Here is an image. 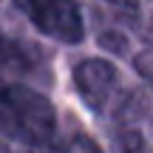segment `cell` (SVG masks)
Wrapping results in <instances>:
<instances>
[{"label": "cell", "mask_w": 153, "mask_h": 153, "mask_svg": "<svg viewBox=\"0 0 153 153\" xmlns=\"http://www.w3.org/2000/svg\"><path fill=\"white\" fill-rule=\"evenodd\" d=\"M40 68H43V54L37 45L20 40L14 31H6L0 26V74L26 76L37 74Z\"/></svg>", "instance_id": "4"}, {"label": "cell", "mask_w": 153, "mask_h": 153, "mask_svg": "<svg viewBox=\"0 0 153 153\" xmlns=\"http://www.w3.org/2000/svg\"><path fill=\"white\" fill-rule=\"evenodd\" d=\"M111 3H116V6H136L139 0H111Z\"/></svg>", "instance_id": "6"}, {"label": "cell", "mask_w": 153, "mask_h": 153, "mask_svg": "<svg viewBox=\"0 0 153 153\" xmlns=\"http://www.w3.org/2000/svg\"><path fill=\"white\" fill-rule=\"evenodd\" d=\"M74 88L94 114H105L119 91V74L108 60L88 57L74 65Z\"/></svg>", "instance_id": "3"}, {"label": "cell", "mask_w": 153, "mask_h": 153, "mask_svg": "<svg viewBox=\"0 0 153 153\" xmlns=\"http://www.w3.org/2000/svg\"><path fill=\"white\" fill-rule=\"evenodd\" d=\"M51 153H102V150H99L97 142H91L85 133H68L62 142L54 145Z\"/></svg>", "instance_id": "5"}, {"label": "cell", "mask_w": 153, "mask_h": 153, "mask_svg": "<svg viewBox=\"0 0 153 153\" xmlns=\"http://www.w3.org/2000/svg\"><path fill=\"white\" fill-rule=\"evenodd\" d=\"M14 6L34 23V28L62 43H79L85 34L76 0H14Z\"/></svg>", "instance_id": "2"}, {"label": "cell", "mask_w": 153, "mask_h": 153, "mask_svg": "<svg viewBox=\"0 0 153 153\" xmlns=\"http://www.w3.org/2000/svg\"><path fill=\"white\" fill-rule=\"evenodd\" d=\"M57 131L54 105L26 85L0 82V133L23 145H48Z\"/></svg>", "instance_id": "1"}]
</instances>
